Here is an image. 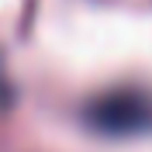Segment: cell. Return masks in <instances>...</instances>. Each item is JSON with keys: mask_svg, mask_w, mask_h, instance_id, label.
Returning a JSON list of instances; mask_svg holds the SVG:
<instances>
[{"mask_svg": "<svg viewBox=\"0 0 152 152\" xmlns=\"http://www.w3.org/2000/svg\"><path fill=\"white\" fill-rule=\"evenodd\" d=\"M86 121L100 135H145L152 132V94L149 90H114L86 107Z\"/></svg>", "mask_w": 152, "mask_h": 152, "instance_id": "6da1fadb", "label": "cell"}]
</instances>
